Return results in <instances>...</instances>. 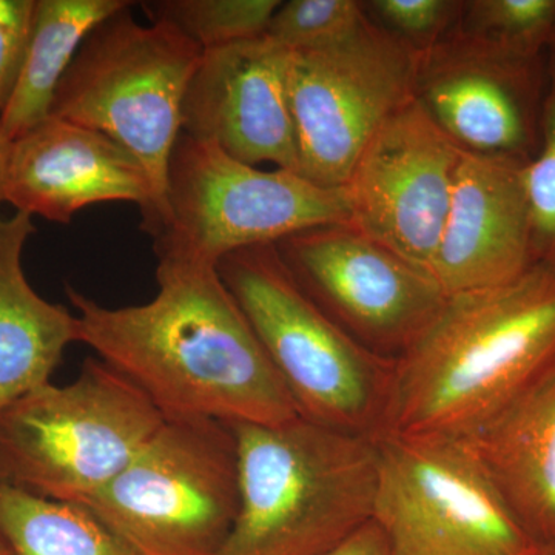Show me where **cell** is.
I'll return each mask as SVG.
<instances>
[{
    "mask_svg": "<svg viewBox=\"0 0 555 555\" xmlns=\"http://www.w3.org/2000/svg\"><path fill=\"white\" fill-rule=\"evenodd\" d=\"M149 302L105 308L73 287L80 343L164 418L273 425L297 416L264 347L215 266L160 259Z\"/></svg>",
    "mask_w": 555,
    "mask_h": 555,
    "instance_id": "obj_1",
    "label": "cell"
},
{
    "mask_svg": "<svg viewBox=\"0 0 555 555\" xmlns=\"http://www.w3.org/2000/svg\"><path fill=\"white\" fill-rule=\"evenodd\" d=\"M555 366V269L448 297L396 360L383 433L465 440ZM382 433V434H383Z\"/></svg>",
    "mask_w": 555,
    "mask_h": 555,
    "instance_id": "obj_2",
    "label": "cell"
},
{
    "mask_svg": "<svg viewBox=\"0 0 555 555\" xmlns=\"http://www.w3.org/2000/svg\"><path fill=\"white\" fill-rule=\"evenodd\" d=\"M240 509L219 555H323L374 517L375 438L294 416L233 423Z\"/></svg>",
    "mask_w": 555,
    "mask_h": 555,
    "instance_id": "obj_3",
    "label": "cell"
},
{
    "mask_svg": "<svg viewBox=\"0 0 555 555\" xmlns=\"http://www.w3.org/2000/svg\"><path fill=\"white\" fill-rule=\"evenodd\" d=\"M217 270L297 414L377 438L385 429L396 360L360 345L324 313L288 272L275 244L232 251L219 259Z\"/></svg>",
    "mask_w": 555,
    "mask_h": 555,
    "instance_id": "obj_4",
    "label": "cell"
},
{
    "mask_svg": "<svg viewBox=\"0 0 555 555\" xmlns=\"http://www.w3.org/2000/svg\"><path fill=\"white\" fill-rule=\"evenodd\" d=\"M166 422L129 378L87 358L67 386L51 383L0 412V483L83 505Z\"/></svg>",
    "mask_w": 555,
    "mask_h": 555,
    "instance_id": "obj_5",
    "label": "cell"
},
{
    "mask_svg": "<svg viewBox=\"0 0 555 555\" xmlns=\"http://www.w3.org/2000/svg\"><path fill=\"white\" fill-rule=\"evenodd\" d=\"M131 7V5H130ZM130 7L87 36L61 80L51 116L105 134L141 164L158 221L185 90L203 50L167 22L139 24Z\"/></svg>",
    "mask_w": 555,
    "mask_h": 555,
    "instance_id": "obj_6",
    "label": "cell"
},
{
    "mask_svg": "<svg viewBox=\"0 0 555 555\" xmlns=\"http://www.w3.org/2000/svg\"><path fill=\"white\" fill-rule=\"evenodd\" d=\"M350 222L346 188L297 171L248 166L217 145L179 134L167 169L163 210L150 230L158 261L215 266L241 248Z\"/></svg>",
    "mask_w": 555,
    "mask_h": 555,
    "instance_id": "obj_7",
    "label": "cell"
},
{
    "mask_svg": "<svg viewBox=\"0 0 555 555\" xmlns=\"http://www.w3.org/2000/svg\"><path fill=\"white\" fill-rule=\"evenodd\" d=\"M138 555H219L240 509L229 423L166 418L137 456L83 503Z\"/></svg>",
    "mask_w": 555,
    "mask_h": 555,
    "instance_id": "obj_8",
    "label": "cell"
},
{
    "mask_svg": "<svg viewBox=\"0 0 555 555\" xmlns=\"http://www.w3.org/2000/svg\"><path fill=\"white\" fill-rule=\"evenodd\" d=\"M375 521L392 555H539L466 441L379 434Z\"/></svg>",
    "mask_w": 555,
    "mask_h": 555,
    "instance_id": "obj_9",
    "label": "cell"
},
{
    "mask_svg": "<svg viewBox=\"0 0 555 555\" xmlns=\"http://www.w3.org/2000/svg\"><path fill=\"white\" fill-rule=\"evenodd\" d=\"M416 67L418 56L369 20L337 43L291 51L298 173L323 188H346L379 127L414 100Z\"/></svg>",
    "mask_w": 555,
    "mask_h": 555,
    "instance_id": "obj_10",
    "label": "cell"
},
{
    "mask_svg": "<svg viewBox=\"0 0 555 555\" xmlns=\"http://www.w3.org/2000/svg\"><path fill=\"white\" fill-rule=\"evenodd\" d=\"M275 246L323 312L382 357L403 356L448 301L427 270L350 222L302 230Z\"/></svg>",
    "mask_w": 555,
    "mask_h": 555,
    "instance_id": "obj_11",
    "label": "cell"
},
{
    "mask_svg": "<svg viewBox=\"0 0 555 555\" xmlns=\"http://www.w3.org/2000/svg\"><path fill=\"white\" fill-rule=\"evenodd\" d=\"M462 153L415 98L409 101L350 173V224L430 273Z\"/></svg>",
    "mask_w": 555,
    "mask_h": 555,
    "instance_id": "obj_12",
    "label": "cell"
},
{
    "mask_svg": "<svg viewBox=\"0 0 555 555\" xmlns=\"http://www.w3.org/2000/svg\"><path fill=\"white\" fill-rule=\"evenodd\" d=\"M539 60L452 31L418 57L415 101L462 152L528 163L539 147L546 91Z\"/></svg>",
    "mask_w": 555,
    "mask_h": 555,
    "instance_id": "obj_13",
    "label": "cell"
},
{
    "mask_svg": "<svg viewBox=\"0 0 555 555\" xmlns=\"http://www.w3.org/2000/svg\"><path fill=\"white\" fill-rule=\"evenodd\" d=\"M288 61L291 50L268 35L203 51L182 102L181 133L248 166L298 173Z\"/></svg>",
    "mask_w": 555,
    "mask_h": 555,
    "instance_id": "obj_14",
    "label": "cell"
},
{
    "mask_svg": "<svg viewBox=\"0 0 555 555\" xmlns=\"http://www.w3.org/2000/svg\"><path fill=\"white\" fill-rule=\"evenodd\" d=\"M525 160L462 153L430 275L448 297L505 286L537 264Z\"/></svg>",
    "mask_w": 555,
    "mask_h": 555,
    "instance_id": "obj_15",
    "label": "cell"
},
{
    "mask_svg": "<svg viewBox=\"0 0 555 555\" xmlns=\"http://www.w3.org/2000/svg\"><path fill=\"white\" fill-rule=\"evenodd\" d=\"M5 203L60 224L104 203L138 204L142 225L156 211L147 173L127 150L100 131L54 116L11 142Z\"/></svg>",
    "mask_w": 555,
    "mask_h": 555,
    "instance_id": "obj_16",
    "label": "cell"
},
{
    "mask_svg": "<svg viewBox=\"0 0 555 555\" xmlns=\"http://www.w3.org/2000/svg\"><path fill=\"white\" fill-rule=\"evenodd\" d=\"M463 441L526 531L555 545V366Z\"/></svg>",
    "mask_w": 555,
    "mask_h": 555,
    "instance_id": "obj_17",
    "label": "cell"
},
{
    "mask_svg": "<svg viewBox=\"0 0 555 555\" xmlns=\"http://www.w3.org/2000/svg\"><path fill=\"white\" fill-rule=\"evenodd\" d=\"M30 215H0V412L50 383L65 349L80 343L78 315L28 283L22 266L35 233Z\"/></svg>",
    "mask_w": 555,
    "mask_h": 555,
    "instance_id": "obj_18",
    "label": "cell"
},
{
    "mask_svg": "<svg viewBox=\"0 0 555 555\" xmlns=\"http://www.w3.org/2000/svg\"><path fill=\"white\" fill-rule=\"evenodd\" d=\"M130 5L127 0H36L20 79L0 115V133L10 144L50 118L61 80L83 40Z\"/></svg>",
    "mask_w": 555,
    "mask_h": 555,
    "instance_id": "obj_19",
    "label": "cell"
},
{
    "mask_svg": "<svg viewBox=\"0 0 555 555\" xmlns=\"http://www.w3.org/2000/svg\"><path fill=\"white\" fill-rule=\"evenodd\" d=\"M0 529L14 555H138L89 507L2 483Z\"/></svg>",
    "mask_w": 555,
    "mask_h": 555,
    "instance_id": "obj_20",
    "label": "cell"
},
{
    "mask_svg": "<svg viewBox=\"0 0 555 555\" xmlns=\"http://www.w3.org/2000/svg\"><path fill=\"white\" fill-rule=\"evenodd\" d=\"M149 21L167 22L201 50L268 35L280 0H153L142 2Z\"/></svg>",
    "mask_w": 555,
    "mask_h": 555,
    "instance_id": "obj_21",
    "label": "cell"
},
{
    "mask_svg": "<svg viewBox=\"0 0 555 555\" xmlns=\"http://www.w3.org/2000/svg\"><path fill=\"white\" fill-rule=\"evenodd\" d=\"M454 31L511 54L537 60L555 40V0H469Z\"/></svg>",
    "mask_w": 555,
    "mask_h": 555,
    "instance_id": "obj_22",
    "label": "cell"
},
{
    "mask_svg": "<svg viewBox=\"0 0 555 555\" xmlns=\"http://www.w3.org/2000/svg\"><path fill=\"white\" fill-rule=\"evenodd\" d=\"M366 22L357 0H291L278 7L268 36L291 51L315 50L349 38Z\"/></svg>",
    "mask_w": 555,
    "mask_h": 555,
    "instance_id": "obj_23",
    "label": "cell"
},
{
    "mask_svg": "<svg viewBox=\"0 0 555 555\" xmlns=\"http://www.w3.org/2000/svg\"><path fill=\"white\" fill-rule=\"evenodd\" d=\"M524 184L537 261L555 269V53L547 68L539 147L525 164Z\"/></svg>",
    "mask_w": 555,
    "mask_h": 555,
    "instance_id": "obj_24",
    "label": "cell"
},
{
    "mask_svg": "<svg viewBox=\"0 0 555 555\" xmlns=\"http://www.w3.org/2000/svg\"><path fill=\"white\" fill-rule=\"evenodd\" d=\"M462 3L460 0H367L361 7L375 27L420 57L454 31Z\"/></svg>",
    "mask_w": 555,
    "mask_h": 555,
    "instance_id": "obj_25",
    "label": "cell"
},
{
    "mask_svg": "<svg viewBox=\"0 0 555 555\" xmlns=\"http://www.w3.org/2000/svg\"><path fill=\"white\" fill-rule=\"evenodd\" d=\"M35 11L36 0H0V115L20 79Z\"/></svg>",
    "mask_w": 555,
    "mask_h": 555,
    "instance_id": "obj_26",
    "label": "cell"
},
{
    "mask_svg": "<svg viewBox=\"0 0 555 555\" xmlns=\"http://www.w3.org/2000/svg\"><path fill=\"white\" fill-rule=\"evenodd\" d=\"M323 555H392V553L379 526L374 520H369Z\"/></svg>",
    "mask_w": 555,
    "mask_h": 555,
    "instance_id": "obj_27",
    "label": "cell"
},
{
    "mask_svg": "<svg viewBox=\"0 0 555 555\" xmlns=\"http://www.w3.org/2000/svg\"><path fill=\"white\" fill-rule=\"evenodd\" d=\"M11 144L0 133V206L5 203V178L7 167H9Z\"/></svg>",
    "mask_w": 555,
    "mask_h": 555,
    "instance_id": "obj_28",
    "label": "cell"
},
{
    "mask_svg": "<svg viewBox=\"0 0 555 555\" xmlns=\"http://www.w3.org/2000/svg\"><path fill=\"white\" fill-rule=\"evenodd\" d=\"M0 555H14L13 550H11L9 540H7L2 529H0Z\"/></svg>",
    "mask_w": 555,
    "mask_h": 555,
    "instance_id": "obj_29",
    "label": "cell"
},
{
    "mask_svg": "<svg viewBox=\"0 0 555 555\" xmlns=\"http://www.w3.org/2000/svg\"><path fill=\"white\" fill-rule=\"evenodd\" d=\"M539 555H555V545H543Z\"/></svg>",
    "mask_w": 555,
    "mask_h": 555,
    "instance_id": "obj_30",
    "label": "cell"
}]
</instances>
